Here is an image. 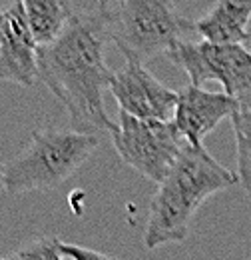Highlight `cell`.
Returning <instances> with one entry per match:
<instances>
[{
	"mask_svg": "<svg viewBox=\"0 0 251 260\" xmlns=\"http://www.w3.org/2000/svg\"><path fill=\"white\" fill-rule=\"evenodd\" d=\"M110 40L102 2L74 4V14L64 34L50 46L38 48V74L48 90L62 102L70 126L82 134L114 128L104 104L114 72L106 64Z\"/></svg>",
	"mask_w": 251,
	"mask_h": 260,
	"instance_id": "obj_1",
	"label": "cell"
},
{
	"mask_svg": "<svg viewBox=\"0 0 251 260\" xmlns=\"http://www.w3.org/2000/svg\"><path fill=\"white\" fill-rule=\"evenodd\" d=\"M235 182H239L237 174L218 162L205 148L186 144L178 162L152 196L144 230L146 248L156 250L165 244L184 242L201 204Z\"/></svg>",
	"mask_w": 251,
	"mask_h": 260,
	"instance_id": "obj_2",
	"label": "cell"
},
{
	"mask_svg": "<svg viewBox=\"0 0 251 260\" xmlns=\"http://www.w3.org/2000/svg\"><path fill=\"white\" fill-rule=\"evenodd\" d=\"M110 40L126 60L146 62L174 50L182 36L193 30V22L180 14L168 0H122L102 2Z\"/></svg>",
	"mask_w": 251,
	"mask_h": 260,
	"instance_id": "obj_3",
	"label": "cell"
},
{
	"mask_svg": "<svg viewBox=\"0 0 251 260\" xmlns=\"http://www.w3.org/2000/svg\"><path fill=\"white\" fill-rule=\"evenodd\" d=\"M96 146L94 134L72 128L36 130L30 144L6 164V192L22 194L60 186L92 156Z\"/></svg>",
	"mask_w": 251,
	"mask_h": 260,
	"instance_id": "obj_4",
	"label": "cell"
},
{
	"mask_svg": "<svg viewBox=\"0 0 251 260\" xmlns=\"http://www.w3.org/2000/svg\"><path fill=\"white\" fill-rule=\"evenodd\" d=\"M110 136L118 156L156 184L170 174L188 144L174 120H140L124 112H120Z\"/></svg>",
	"mask_w": 251,
	"mask_h": 260,
	"instance_id": "obj_5",
	"label": "cell"
},
{
	"mask_svg": "<svg viewBox=\"0 0 251 260\" xmlns=\"http://www.w3.org/2000/svg\"><path fill=\"white\" fill-rule=\"evenodd\" d=\"M168 58L184 68L191 86L201 88L216 80L229 96H241L251 90V50L241 44H214V42H180L168 52Z\"/></svg>",
	"mask_w": 251,
	"mask_h": 260,
	"instance_id": "obj_6",
	"label": "cell"
},
{
	"mask_svg": "<svg viewBox=\"0 0 251 260\" xmlns=\"http://www.w3.org/2000/svg\"><path fill=\"white\" fill-rule=\"evenodd\" d=\"M110 92L116 98L120 112L140 120L172 122L180 100V92L168 88L138 60H126V64L114 72Z\"/></svg>",
	"mask_w": 251,
	"mask_h": 260,
	"instance_id": "obj_7",
	"label": "cell"
},
{
	"mask_svg": "<svg viewBox=\"0 0 251 260\" xmlns=\"http://www.w3.org/2000/svg\"><path fill=\"white\" fill-rule=\"evenodd\" d=\"M0 80L24 88L40 80L38 44L30 32L22 0L0 8Z\"/></svg>",
	"mask_w": 251,
	"mask_h": 260,
	"instance_id": "obj_8",
	"label": "cell"
},
{
	"mask_svg": "<svg viewBox=\"0 0 251 260\" xmlns=\"http://www.w3.org/2000/svg\"><path fill=\"white\" fill-rule=\"evenodd\" d=\"M235 110V96H229L225 92H210L189 84L180 90L174 124L182 132L189 146L205 148L203 140L220 126L221 120L231 118Z\"/></svg>",
	"mask_w": 251,
	"mask_h": 260,
	"instance_id": "obj_9",
	"label": "cell"
},
{
	"mask_svg": "<svg viewBox=\"0 0 251 260\" xmlns=\"http://www.w3.org/2000/svg\"><path fill=\"white\" fill-rule=\"evenodd\" d=\"M249 20V0H221L193 22V32L199 34L205 42L243 46L251 40V32L247 30Z\"/></svg>",
	"mask_w": 251,
	"mask_h": 260,
	"instance_id": "obj_10",
	"label": "cell"
},
{
	"mask_svg": "<svg viewBox=\"0 0 251 260\" xmlns=\"http://www.w3.org/2000/svg\"><path fill=\"white\" fill-rule=\"evenodd\" d=\"M22 4L38 48L54 44L68 28L74 14V4L64 0H22Z\"/></svg>",
	"mask_w": 251,
	"mask_h": 260,
	"instance_id": "obj_11",
	"label": "cell"
},
{
	"mask_svg": "<svg viewBox=\"0 0 251 260\" xmlns=\"http://www.w3.org/2000/svg\"><path fill=\"white\" fill-rule=\"evenodd\" d=\"M237 150V180L251 196V90L237 96V110L231 116Z\"/></svg>",
	"mask_w": 251,
	"mask_h": 260,
	"instance_id": "obj_12",
	"label": "cell"
},
{
	"mask_svg": "<svg viewBox=\"0 0 251 260\" xmlns=\"http://www.w3.org/2000/svg\"><path fill=\"white\" fill-rule=\"evenodd\" d=\"M60 244L62 240L56 236H46V238H38L32 240L30 244L22 246L20 250H16L14 254H10L8 260H62L60 254Z\"/></svg>",
	"mask_w": 251,
	"mask_h": 260,
	"instance_id": "obj_13",
	"label": "cell"
},
{
	"mask_svg": "<svg viewBox=\"0 0 251 260\" xmlns=\"http://www.w3.org/2000/svg\"><path fill=\"white\" fill-rule=\"evenodd\" d=\"M60 254L72 260H120L118 256L104 254V252H98V250L80 246V244H70V242H62L60 244Z\"/></svg>",
	"mask_w": 251,
	"mask_h": 260,
	"instance_id": "obj_14",
	"label": "cell"
},
{
	"mask_svg": "<svg viewBox=\"0 0 251 260\" xmlns=\"http://www.w3.org/2000/svg\"><path fill=\"white\" fill-rule=\"evenodd\" d=\"M4 174H6V164L0 160V194H2V190H6V180H4Z\"/></svg>",
	"mask_w": 251,
	"mask_h": 260,
	"instance_id": "obj_15",
	"label": "cell"
},
{
	"mask_svg": "<svg viewBox=\"0 0 251 260\" xmlns=\"http://www.w3.org/2000/svg\"><path fill=\"white\" fill-rule=\"evenodd\" d=\"M2 260H8V256H2Z\"/></svg>",
	"mask_w": 251,
	"mask_h": 260,
	"instance_id": "obj_16",
	"label": "cell"
},
{
	"mask_svg": "<svg viewBox=\"0 0 251 260\" xmlns=\"http://www.w3.org/2000/svg\"><path fill=\"white\" fill-rule=\"evenodd\" d=\"M0 260H2V258H0Z\"/></svg>",
	"mask_w": 251,
	"mask_h": 260,
	"instance_id": "obj_17",
	"label": "cell"
},
{
	"mask_svg": "<svg viewBox=\"0 0 251 260\" xmlns=\"http://www.w3.org/2000/svg\"><path fill=\"white\" fill-rule=\"evenodd\" d=\"M62 260H64V258H62Z\"/></svg>",
	"mask_w": 251,
	"mask_h": 260,
	"instance_id": "obj_18",
	"label": "cell"
}]
</instances>
